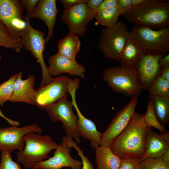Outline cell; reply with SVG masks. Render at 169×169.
<instances>
[{
    "label": "cell",
    "instance_id": "cell-5",
    "mask_svg": "<svg viewBox=\"0 0 169 169\" xmlns=\"http://www.w3.org/2000/svg\"><path fill=\"white\" fill-rule=\"evenodd\" d=\"M114 92L132 97H137L142 90L134 67L120 66L106 69L101 77Z\"/></svg>",
    "mask_w": 169,
    "mask_h": 169
},
{
    "label": "cell",
    "instance_id": "cell-23",
    "mask_svg": "<svg viewBox=\"0 0 169 169\" xmlns=\"http://www.w3.org/2000/svg\"><path fill=\"white\" fill-rule=\"evenodd\" d=\"M0 46L13 49L17 53L24 48L20 35L8 29L1 20Z\"/></svg>",
    "mask_w": 169,
    "mask_h": 169
},
{
    "label": "cell",
    "instance_id": "cell-22",
    "mask_svg": "<svg viewBox=\"0 0 169 169\" xmlns=\"http://www.w3.org/2000/svg\"><path fill=\"white\" fill-rule=\"evenodd\" d=\"M81 44L78 36L69 33L65 37L59 41L57 53L76 61V57L80 51Z\"/></svg>",
    "mask_w": 169,
    "mask_h": 169
},
{
    "label": "cell",
    "instance_id": "cell-34",
    "mask_svg": "<svg viewBox=\"0 0 169 169\" xmlns=\"http://www.w3.org/2000/svg\"><path fill=\"white\" fill-rule=\"evenodd\" d=\"M21 6L27 10L28 16H30L35 9L38 0H19Z\"/></svg>",
    "mask_w": 169,
    "mask_h": 169
},
{
    "label": "cell",
    "instance_id": "cell-31",
    "mask_svg": "<svg viewBox=\"0 0 169 169\" xmlns=\"http://www.w3.org/2000/svg\"><path fill=\"white\" fill-rule=\"evenodd\" d=\"M1 152L0 169H21L20 165L13 160L11 157V152Z\"/></svg>",
    "mask_w": 169,
    "mask_h": 169
},
{
    "label": "cell",
    "instance_id": "cell-18",
    "mask_svg": "<svg viewBox=\"0 0 169 169\" xmlns=\"http://www.w3.org/2000/svg\"><path fill=\"white\" fill-rule=\"evenodd\" d=\"M18 73L14 84L13 92L9 101L35 105L37 90L34 88L35 82L34 75L30 74L27 79L23 80L22 71H20Z\"/></svg>",
    "mask_w": 169,
    "mask_h": 169
},
{
    "label": "cell",
    "instance_id": "cell-17",
    "mask_svg": "<svg viewBox=\"0 0 169 169\" xmlns=\"http://www.w3.org/2000/svg\"><path fill=\"white\" fill-rule=\"evenodd\" d=\"M48 67L49 74L56 76L64 73L71 75H76L82 79L85 77V67L64 56L57 53L49 57Z\"/></svg>",
    "mask_w": 169,
    "mask_h": 169
},
{
    "label": "cell",
    "instance_id": "cell-12",
    "mask_svg": "<svg viewBox=\"0 0 169 169\" xmlns=\"http://www.w3.org/2000/svg\"><path fill=\"white\" fill-rule=\"evenodd\" d=\"M72 147L69 144L68 137L62 138V142L54 153V156L48 159L35 163L33 169H60L69 167L72 169H82L81 161L73 158L71 156Z\"/></svg>",
    "mask_w": 169,
    "mask_h": 169
},
{
    "label": "cell",
    "instance_id": "cell-6",
    "mask_svg": "<svg viewBox=\"0 0 169 169\" xmlns=\"http://www.w3.org/2000/svg\"><path fill=\"white\" fill-rule=\"evenodd\" d=\"M129 27L126 23L120 21L111 27L102 29L98 46L105 57L119 61L129 37Z\"/></svg>",
    "mask_w": 169,
    "mask_h": 169
},
{
    "label": "cell",
    "instance_id": "cell-41",
    "mask_svg": "<svg viewBox=\"0 0 169 169\" xmlns=\"http://www.w3.org/2000/svg\"><path fill=\"white\" fill-rule=\"evenodd\" d=\"M0 116L4 119L9 123V124H10L12 125H15L17 126H18L19 125V123L18 121L13 120L5 116L2 113L0 108Z\"/></svg>",
    "mask_w": 169,
    "mask_h": 169
},
{
    "label": "cell",
    "instance_id": "cell-35",
    "mask_svg": "<svg viewBox=\"0 0 169 169\" xmlns=\"http://www.w3.org/2000/svg\"><path fill=\"white\" fill-rule=\"evenodd\" d=\"M117 7V0H103L101 4L93 10L95 14L103 10Z\"/></svg>",
    "mask_w": 169,
    "mask_h": 169
},
{
    "label": "cell",
    "instance_id": "cell-3",
    "mask_svg": "<svg viewBox=\"0 0 169 169\" xmlns=\"http://www.w3.org/2000/svg\"><path fill=\"white\" fill-rule=\"evenodd\" d=\"M23 138L24 147L23 150L17 151L16 156L18 162L26 169L32 168L35 163L47 160L49 153L59 146L50 136L33 132L27 133Z\"/></svg>",
    "mask_w": 169,
    "mask_h": 169
},
{
    "label": "cell",
    "instance_id": "cell-36",
    "mask_svg": "<svg viewBox=\"0 0 169 169\" xmlns=\"http://www.w3.org/2000/svg\"><path fill=\"white\" fill-rule=\"evenodd\" d=\"M117 6L121 14L132 8L131 0H117Z\"/></svg>",
    "mask_w": 169,
    "mask_h": 169
},
{
    "label": "cell",
    "instance_id": "cell-44",
    "mask_svg": "<svg viewBox=\"0 0 169 169\" xmlns=\"http://www.w3.org/2000/svg\"><path fill=\"white\" fill-rule=\"evenodd\" d=\"M160 137L163 139L169 142V133L168 131L161 133L159 134Z\"/></svg>",
    "mask_w": 169,
    "mask_h": 169
},
{
    "label": "cell",
    "instance_id": "cell-28",
    "mask_svg": "<svg viewBox=\"0 0 169 169\" xmlns=\"http://www.w3.org/2000/svg\"><path fill=\"white\" fill-rule=\"evenodd\" d=\"M18 73L12 75L7 81L0 84V105L3 106L5 103L10 100L13 90L14 84Z\"/></svg>",
    "mask_w": 169,
    "mask_h": 169
},
{
    "label": "cell",
    "instance_id": "cell-27",
    "mask_svg": "<svg viewBox=\"0 0 169 169\" xmlns=\"http://www.w3.org/2000/svg\"><path fill=\"white\" fill-rule=\"evenodd\" d=\"M148 90L149 95L169 98V81L163 79L159 75L153 81Z\"/></svg>",
    "mask_w": 169,
    "mask_h": 169
},
{
    "label": "cell",
    "instance_id": "cell-32",
    "mask_svg": "<svg viewBox=\"0 0 169 169\" xmlns=\"http://www.w3.org/2000/svg\"><path fill=\"white\" fill-rule=\"evenodd\" d=\"M68 140L70 145L76 150L78 152V155L82 159V169H93V165L88 158L84 155L83 151L77 145L78 144L70 137H69Z\"/></svg>",
    "mask_w": 169,
    "mask_h": 169
},
{
    "label": "cell",
    "instance_id": "cell-37",
    "mask_svg": "<svg viewBox=\"0 0 169 169\" xmlns=\"http://www.w3.org/2000/svg\"><path fill=\"white\" fill-rule=\"evenodd\" d=\"M63 4L64 10H66L72 7L82 3H86V0H60Z\"/></svg>",
    "mask_w": 169,
    "mask_h": 169
},
{
    "label": "cell",
    "instance_id": "cell-7",
    "mask_svg": "<svg viewBox=\"0 0 169 169\" xmlns=\"http://www.w3.org/2000/svg\"><path fill=\"white\" fill-rule=\"evenodd\" d=\"M26 22L25 27L19 32L23 47L30 51L33 57L40 64L42 72V82L39 88L49 83L53 78L49 74L43 58V52L46 44L43 32L33 28L30 24L28 15L23 17Z\"/></svg>",
    "mask_w": 169,
    "mask_h": 169
},
{
    "label": "cell",
    "instance_id": "cell-42",
    "mask_svg": "<svg viewBox=\"0 0 169 169\" xmlns=\"http://www.w3.org/2000/svg\"><path fill=\"white\" fill-rule=\"evenodd\" d=\"M161 157L164 162L169 165V148L166 150Z\"/></svg>",
    "mask_w": 169,
    "mask_h": 169
},
{
    "label": "cell",
    "instance_id": "cell-45",
    "mask_svg": "<svg viewBox=\"0 0 169 169\" xmlns=\"http://www.w3.org/2000/svg\"><path fill=\"white\" fill-rule=\"evenodd\" d=\"M1 59H2V56H0V62L1 61Z\"/></svg>",
    "mask_w": 169,
    "mask_h": 169
},
{
    "label": "cell",
    "instance_id": "cell-4",
    "mask_svg": "<svg viewBox=\"0 0 169 169\" xmlns=\"http://www.w3.org/2000/svg\"><path fill=\"white\" fill-rule=\"evenodd\" d=\"M129 37L144 53L165 56L169 50V27L155 30L145 26H134Z\"/></svg>",
    "mask_w": 169,
    "mask_h": 169
},
{
    "label": "cell",
    "instance_id": "cell-11",
    "mask_svg": "<svg viewBox=\"0 0 169 169\" xmlns=\"http://www.w3.org/2000/svg\"><path fill=\"white\" fill-rule=\"evenodd\" d=\"M95 16L93 10L86 3H82L64 10L61 17L63 23L68 26L69 33L78 36L84 37L88 23Z\"/></svg>",
    "mask_w": 169,
    "mask_h": 169
},
{
    "label": "cell",
    "instance_id": "cell-16",
    "mask_svg": "<svg viewBox=\"0 0 169 169\" xmlns=\"http://www.w3.org/2000/svg\"><path fill=\"white\" fill-rule=\"evenodd\" d=\"M23 13L19 0H0V20L11 31L18 34L26 24Z\"/></svg>",
    "mask_w": 169,
    "mask_h": 169
},
{
    "label": "cell",
    "instance_id": "cell-13",
    "mask_svg": "<svg viewBox=\"0 0 169 169\" xmlns=\"http://www.w3.org/2000/svg\"><path fill=\"white\" fill-rule=\"evenodd\" d=\"M42 131V129L37 123L21 127L12 125L0 128V150L11 152L15 150H22L25 146L23 137L25 135L31 132L41 134Z\"/></svg>",
    "mask_w": 169,
    "mask_h": 169
},
{
    "label": "cell",
    "instance_id": "cell-24",
    "mask_svg": "<svg viewBox=\"0 0 169 169\" xmlns=\"http://www.w3.org/2000/svg\"><path fill=\"white\" fill-rule=\"evenodd\" d=\"M144 53L129 37L121 53L119 62L121 65L135 67Z\"/></svg>",
    "mask_w": 169,
    "mask_h": 169
},
{
    "label": "cell",
    "instance_id": "cell-9",
    "mask_svg": "<svg viewBox=\"0 0 169 169\" xmlns=\"http://www.w3.org/2000/svg\"><path fill=\"white\" fill-rule=\"evenodd\" d=\"M137 102V97H132L129 102L116 114L105 131L102 133L100 146L110 147L114 139L131 123L135 115Z\"/></svg>",
    "mask_w": 169,
    "mask_h": 169
},
{
    "label": "cell",
    "instance_id": "cell-25",
    "mask_svg": "<svg viewBox=\"0 0 169 169\" xmlns=\"http://www.w3.org/2000/svg\"><path fill=\"white\" fill-rule=\"evenodd\" d=\"M152 101L154 114L162 126L169 121V98L149 95Z\"/></svg>",
    "mask_w": 169,
    "mask_h": 169
},
{
    "label": "cell",
    "instance_id": "cell-39",
    "mask_svg": "<svg viewBox=\"0 0 169 169\" xmlns=\"http://www.w3.org/2000/svg\"><path fill=\"white\" fill-rule=\"evenodd\" d=\"M158 63L162 69L169 67V54H167L165 56L160 58L158 60Z\"/></svg>",
    "mask_w": 169,
    "mask_h": 169
},
{
    "label": "cell",
    "instance_id": "cell-20",
    "mask_svg": "<svg viewBox=\"0 0 169 169\" xmlns=\"http://www.w3.org/2000/svg\"><path fill=\"white\" fill-rule=\"evenodd\" d=\"M95 155L97 169H119L122 161L110 147L100 146L95 148Z\"/></svg>",
    "mask_w": 169,
    "mask_h": 169
},
{
    "label": "cell",
    "instance_id": "cell-40",
    "mask_svg": "<svg viewBox=\"0 0 169 169\" xmlns=\"http://www.w3.org/2000/svg\"><path fill=\"white\" fill-rule=\"evenodd\" d=\"M160 75L163 79L169 81V67L163 68Z\"/></svg>",
    "mask_w": 169,
    "mask_h": 169
},
{
    "label": "cell",
    "instance_id": "cell-8",
    "mask_svg": "<svg viewBox=\"0 0 169 169\" xmlns=\"http://www.w3.org/2000/svg\"><path fill=\"white\" fill-rule=\"evenodd\" d=\"M73 107L71 101L65 98L48 106L45 110L52 120L62 122L66 136L79 144L81 140L77 131L78 117L73 111Z\"/></svg>",
    "mask_w": 169,
    "mask_h": 169
},
{
    "label": "cell",
    "instance_id": "cell-30",
    "mask_svg": "<svg viewBox=\"0 0 169 169\" xmlns=\"http://www.w3.org/2000/svg\"><path fill=\"white\" fill-rule=\"evenodd\" d=\"M139 169H169V165L164 162L161 156H149L139 160Z\"/></svg>",
    "mask_w": 169,
    "mask_h": 169
},
{
    "label": "cell",
    "instance_id": "cell-15",
    "mask_svg": "<svg viewBox=\"0 0 169 169\" xmlns=\"http://www.w3.org/2000/svg\"><path fill=\"white\" fill-rule=\"evenodd\" d=\"M161 54L143 53L134 67L139 84L143 89L148 90L152 83L160 75L162 69L158 61L163 57Z\"/></svg>",
    "mask_w": 169,
    "mask_h": 169
},
{
    "label": "cell",
    "instance_id": "cell-43",
    "mask_svg": "<svg viewBox=\"0 0 169 169\" xmlns=\"http://www.w3.org/2000/svg\"><path fill=\"white\" fill-rule=\"evenodd\" d=\"M146 0H131L132 8L136 7L141 5Z\"/></svg>",
    "mask_w": 169,
    "mask_h": 169
},
{
    "label": "cell",
    "instance_id": "cell-33",
    "mask_svg": "<svg viewBox=\"0 0 169 169\" xmlns=\"http://www.w3.org/2000/svg\"><path fill=\"white\" fill-rule=\"evenodd\" d=\"M139 158H125L122 161L119 169H139Z\"/></svg>",
    "mask_w": 169,
    "mask_h": 169
},
{
    "label": "cell",
    "instance_id": "cell-2",
    "mask_svg": "<svg viewBox=\"0 0 169 169\" xmlns=\"http://www.w3.org/2000/svg\"><path fill=\"white\" fill-rule=\"evenodd\" d=\"M120 15L134 26L159 30L169 27V3L158 0H146Z\"/></svg>",
    "mask_w": 169,
    "mask_h": 169
},
{
    "label": "cell",
    "instance_id": "cell-21",
    "mask_svg": "<svg viewBox=\"0 0 169 169\" xmlns=\"http://www.w3.org/2000/svg\"><path fill=\"white\" fill-rule=\"evenodd\" d=\"M169 148V142L161 138L159 134L151 129L147 136L145 154L140 160L149 156H161Z\"/></svg>",
    "mask_w": 169,
    "mask_h": 169
},
{
    "label": "cell",
    "instance_id": "cell-10",
    "mask_svg": "<svg viewBox=\"0 0 169 169\" xmlns=\"http://www.w3.org/2000/svg\"><path fill=\"white\" fill-rule=\"evenodd\" d=\"M71 79L66 75L53 78L49 83L36 90L35 105L40 110H45L48 106L67 98L69 84Z\"/></svg>",
    "mask_w": 169,
    "mask_h": 169
},
{
    "label": "cell",
    "instance_id": "cell-29",
    "mask_svg": "<svg viewBox=\"0 0 169 169\" xmlns=\"http://www.w3.org/2000/svg\"><path fill=\"white\" fill-rule=\"evenodd\" d=\"M147 108L146 112L143 117L145 124L147 126L156 128L161 133L166 132V127L161 125L158 120L153 111L152 101L150 98L147 105Z\"/></svg>",
    "mask_w": 169,
    "mask_h": 169
},
{
    "label": "cell",
    "instance_id": "cell-26",
    "mask_svg": "<svg viewBox=\"0 0 169 169\" xmlns=\"http://www.w3.org/2000/svg\"><path fill=\"white\" fill-rule=\"evenodd\" d=\"M120 14L117 6L101 11L95 15V25H101L105 27H111L118 22V17Z\"/></svg>",
    "mask_w": 169,
    "mask_h": 169
},
{
    "label": "cell",
    "instance_id": "cell-1",
    "mask_svg": "<svg viewBox=\"0 0 169 169\" xmlns=\"http://www.w3.org/2000/svg\"><path fill=\"white\" fill-rule=\"evenodd\" d=\"M143 115L136 112L131 123L111 144V151L121 158L141 159L144 156L147 136L151 127L145 124Z\"/></svg>",
    "mask_w": 169,
    "mask_h": 169
},
{
    "label": "cell",
    "instance_id": "cell-14",
    "mask_svg": "<svg viewBox=\"0 0 169 169\" xmlns=\"http://www.w3.org/2000/svg\"><path fill=\"white\" fill-rule=\"evenodd\" d=\"M79 87V84L75 82L71 84L68 87L69 93L71 96V102L77 114V132L80 137L89 141L92 149H95L100 146L102 133L98 131L92 121L83 115L78 106L76 94Z\"/></svg>",
    "mask_w": 169,
    "mask_h": 169
},
{
    "label": "cell",
    "instance_id": "cell-19",
    "mask_svg": "<svg viewBox=\"0 0 169 169\" xmlns=\"http://www.w3.org/2000/svg\"><path fill=\"white\" fill-rule=\"evenodd\" d=\"M55 0H40L32 14L28 16L29 19L38 18L47 25L48 33L45 38V43L48 42L54 35V28L58 12Z\"/></svg>",
    "mask_w": 169,
    "mask_h": 169
},
{
    "label": "cell",
    "instance_id": "cell-38",
    "mask_svg": "<svg viewBox=\"0 0 169 169\" xmlns=\"http://www.w3.org/2000/svg\"><path fill=\"white\" fill-rule=\"evenodd\" d=\"M103 0H86V3L91 9L94 10L101 4Z\"/></svg>",
    "mask_w": 169,
    "mask_h": 169
}]
</instances>
